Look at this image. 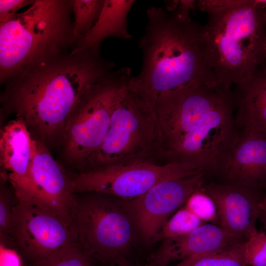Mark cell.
<instances>
[{
  "instance_id": "4316f807",
  "label": "cell",
  "mask_w": 266,
  "mask_h": 266,
  "mask_svg": "<svg viewBox=\"0 0 266 266\" xmlns=\"http://www.w3.org/2000/svg\"><path fill=\"white\" fill-rule=\"evenodd\" d=\"M34 0H0V26L9 21L20 9L31 5Z\"/></svg>"
},
{
  "instance_id": "836d02e7",
  "label": "cell",
  "mask_w": 266,
  "mask_h": 266,
  "mask_svg": "<svg viewBox=\"0 0 266 266\" xmlns=\"http://www.w3.org/2000/svg\"><path fill=\"white\" fill-rule=\"evenodd\" d=\"M265 229H266V227L265 228Z\"/></svg>"
},
{
  "instance_id": "484cf974",
  "label": "cell",
  "mask_w": 266,
  "mask_h": 266,
  "mask_svg": "<svg viewBox=\"0 0 266 266\" xmlns=\"http://www.w3.org/2000/svg\"><path fill=\"white\" fill-rule=\"evenodd\" d=\"M247 266H266V233L257 232L244 242Z\"/></svg>"
},
{
  "instance_id": "1f68e13d",
  "label": "cell",
  "mask_w": 266,
  "mask_h": 266,
  "mask_svg": "<svg viewBox=\"0 0 266 266\" xmlns=\"http://www.w3.org/2000/svg\"><path fill=\"white\" fill-rule=\"evenodd\" d=\"M263 3L264 4L265 7V8L266 9V0H263Z\"/></svg>"
},
{
  "instance_id": "8992f818",
  "label": "cell",
  "mask_w": 266,
  "mask_h": 266,
  "mask_svg": "<svg viewBox=\"0 0 266 266\" xmlns=\"http://www.w3.org/2000/svg\"><path fill=\"white\" fill-rule=\"evenodd\" d=\"M131 69L122 66L89 86L69 115L62 144L69 165L82 171L102 144L116 106L129 89Z\"/></svg>"
},
{
  "instance_id": "ba28073f",
  "label": "cell",
  "mask_w": 266,
  "mask_h": 266,
  "mask_svg": "<svg viewBox=\"0 0 266 266\" xmlns=\"http://www.w3.org/2000/svg\"><path fill=\"white\" fill-rule=\"evenodd\" d=\"M232 90L194 129L177 142L164 146L158 156L167 163L219 174L237 139Z\"/></svg>"
},
{
  "instance_id": "30bf717a",
  "label": "cell",
  "mask_w": 266,
  "mask_h": 266,
  "mask_svg": "<svg viewBox=\"0 0 266 266\" xmlns=\"http://www.w3.org/2000/svg\"><path fill=\"white\" fill-rule=\"evenodd\" d=\"M11 233L14 250L29 266L46 261L77 242L74 231L59 218L20 200L13 209Z\"/></svg>"
},
{
  "instance_id": "5b68a950",
  "label": "cell",
  "mask_w": 266,
  "mask_h": 266,
  "mask_svg": "<svg viewBox=\"0 0 266 266\" xmlns=\"http://www.w3.org/2000/svg\"><path fill=\"white\" fill-rule=\"evenodd\" d=\"M72 209L77 242L96 262L103 266L133 262L138 236L124 200L96 192L76 193Z\"/></svg>"
},
{
  "instance_id": "9c48e42d",
  "label": "cell",
  "mask_w": 266,
  "mask_h": 266,
  "mask_svg": "<svg viewBox=\"0 0 266 266\" xmlns=\"http://www.w3.org/2000/svg\"><path fill=\"white\" fill-rule=\"evenodd\" d=\"M203 173L176 163L111 165L72 173V191L73 194L96 192L130 200L162 181Z\"/></svg>"
},
{
  "instance_id": "ac0fdd59",
  "label": "cell",
  "mask_w": 266,
  "mask_h": 266,
  "mask_svg": "<svg viewBox=\"0 0 266 266\" xmlns=\"http://www.w3.org/2000/svg\"><path fill=\"white\" fill-rule=\"evenodd\" d=\"M234 119L241 132L266 134V69L236 85Z\"/></svg>"
},
{
  "instance_id": "f546056e",
  "label": "cell",
  "mask_w": 266,
  "mask_h": 266,
  "mask_svg": "<svg viewBox=\"0 0 266 266\" xmlns=\"http://www.w3.org/2000/svg\"><path fill=\"white\" fill-rule=\"evenodd\" d=\"M113 266H155L151 263L149 262L147 264H135L133 262L128 263L126 264H123L121 265Z\"/></svg>"
},
{
  "instance_id": "603a6c76",
  "label": "cell",
  "mask_w": 266,
  "mask_h": 266,
  "mask_svg": "<svg viewBox=\"0 0 266 266\" xmlns=\"http://www.w3.org/2000/svg\"><path fill=\"white\" fill-rule=\"evenodd\" d=\"M205 223L184 205L166 222L156 242L185 235Z\"/></svg>"
},
{
  "instance_id": "7c38bea8",
  "label": "cell",
  "mask_w": 266,
  "mask_h": 266,
  "mask_svg": "<svg viewBox=\"0 0 266 266\" xmlns=\"http://www.w3.org/2000/svg\"><path fill=\"white\" fill-rule=\"evenodd\" d=\"M205 174L166 180L135 199L124 200L141 241L148 244L156 241L168 219L192 194L201 189Z\"/></svg>"
},
{
  "instance_id": "d6a6232c",
  "label": "cell",
  "mask_w": 266,
  "mask_h": 266,
  "mask_svg": "<svg viewBox=\"0 0 266 266\" xmlns=\"http://www.w3.org/2000/svg\"><path fill=\"white\" fill-rule=\"evenodd\" d=\"M177 266H180L179 264Z\"/></svg>"
},
{
  "instance_id": "e0dca14e",
  "label": "cell",
  "mask_w": 266,
  "mask_h": 266,
  "mask_svg": "<svg viewBox=\"0 0 266 266\" xmlns=\"http://www.w3.org/2000/svg\"><path fill=\"white\" fill-rule=\"evenodd\" d=\"M244 242L219 225L205 223L187 234L163 240L149 262L155 266H167L175 261Z\"/></svg>"
},
{
  "instance_id": "277c9868",
  "label": "cell",
  "mask_w": 266,
  "mask_h": 266,
  "mask_svg": "<svg viewBox=\"0 0 266 266\" xmlns=\"http://www.w3.org/2000/svg\"><path fill=\"white\" fill-rule=\"evenodd\" d=\"M72 0H34L0 26V82L27 66L72 50Z\"/></svg>"
},
{
  "instance_id": "4dcf8cb0",
  "label": "cell",
  "mask_w": 266,
  "mask_h": 266,
  "mask_svg": "<svg viewBox=\"0 0 266 266\" xmlns=\"http://www.w3.org/2000/svg\"><path fill=\"white\" fill-rule=\"evenodd\" d=\"M87 266H103L97 263L96 261H93L92 263H91L90 264H89Z\"/></svg>"
},
{
  "instance_id": "7a4b0ae2",
  "label": "cell",
  "mask_w": 266,
  "mask_h": 266,
  "mask_svg": "<svg viewBox=\"0 0 266 266\" xmlns=\"http://www.w3.org/2000/svg\"><path fill=\"white\" fill-rule=\"evenodd\" d=\"M138 47L142 53L139 72L131 77L129 89L152 108L162 94L183 86L218 85L203 26L190 12L178 8L168 13L151 6Z\"/></svg>"
},
{
  "instance_id": "8fae6325",
  "label": "cell",
  "mask_w": 266,
  "mask_h": 266,
  "mask_svg": "<svg viewBox=\"0 0 266 266\" xmlns=\"http://www.w3.org/2000/svg\"><path fill=\"white\" fill-rule=\"evenodd\" d=\"M231 91L215 86L189 84L162 94L153 108L165 139L172 144L197 126Z\"/></svg>"
},
{
  "instance_id": "6da1fadb",
  "label": "cell",
  "mask_w": 266,
  "mask_h": 266,
  "mask_svg": "<svg viewBox=\"0 0 266 266\" xmlns=\"http://www.w3.org/2000/svg\"><path fill=\"white\" fill-rule=\"evenodd\" d=\"M114 67L94 49H72L30 65L4 84L0 115L22 119L48 148L62 145L66 121L82 95Z\"/></svg>"
},
{
  "instance_id": "52a82bcc",
  "label": "cell",
  "mask_w": 266,
  "mask_h": 266,
  "mask_svg": "<svg viewBox=\"0 0 266 266\" xmlns=\"http://www.w3.org/2000/svg\"><path fill=\"white\" fill-rule=\"evenodd\" d=\"M165 143L153 108L129 89L113 113L102 144L88 159L82 171L111 165L151 162Z\"/></svg>"
},
{
  "instance_id": "83f0119b",
  "label": "cell",
  "mask_w": 266,
  "mask_h": 266,
  "mask_svg": "<svg viewBox=\"0 0 266 266\" xmlns=\"http://www.w3.org/2000/svg\"><path fill=\"white\" fill-rule=\"evenodd\" d=\"M18 259L13 255L8 254H5L4 257H2V261H1V266H19Z\"/></svg>"
},
{
  "instance_id": "44dd1931",
  "label": "cell",
  "mask_w": 266,
  "mask_h": 266,
  "mask_svg": "<svg viewBox=\"0 0 266 266\" xmlns=\"http://www.w3.org/2000/svg\"><path fill=\"white\" fill-rule=\"evenodd\" d=\"M104 3V0H72L75 46L95 25Z\"/></svg>"
},
{
  "instance_id": "5bb4252c",
  "label": "cell",
  "mask_w": 266,
  "mask_h": 266,
  "mask_svg": "<svg viewBox=\"0 0 266 266\" xmlns=\"http://www.w3.org/2000/svg\"><path fill=\"white\" fill-rule=\"evenodd\" d=\"M200 191L213 201L218 221L227 232L244 241L258 232L264 197L259 191L229 184H204Z\"/></svg>"
},
{
  "instance_id": "9a60e30c",
  "label": "cell",
  "mask_w": 266,
  "mask_h": 266,
  "mask_svg": "<svg viewBox=\"0 0 266 266\" xmlns=\"http://www.w3.org/2000/svg\"><path fill=\"white\" fill-rule=\"evenodd\" d=\"M35 138L24 121L16 118L0 131V176L5 178L18 199L31 202V168Z\"/></svg>"
},
{
  "instance_id": "3957f363",
  "label": "cell",
  "mask_w": 266,
  "mask_h": 266,
  "mask_svg": "<svg viewBox=\"0 0 266 266\" xmlns=\"http://www.w3.org/2000/svg\"><path fill=\"white\" fill-rule=\"evenodd\" d=\"M203 26L218 84L227 88L258 72L266 59V10L260 0H202Z\"/></svg>"
},
{
  "instance_id": "f1b7e54d",
  "label": "cell",
  "mask_w": 266,
  "mask_h": 266,
  "mask_svg": "<svg viewBox=\"0 0 266 266\" xmlns=\"http://www.w3.org/2000/svg\"><path fill=\"white\" fill-rule=\"evenodd\" d=\"M260 219L262 222L265 228L266 227V192L261 205V212Z\"/></svg>"
},
{
  "instance_id": "2e32d148",
  "label": "cell",
  "mask_w": 266,
  "mask_h": 266,
  "mask_svg": "<svg viewBox=\"0 0 266 266\" xmlns=\"http://www.w3.org/2000/svg\"><path fill=\"white\" fill-rule=\"evenodd\" d=\"M219 174L227 184L259 191L266 184V134L239 132Z\"/></svg>"
},
{
  "instance_id": "d6986e66",
  "label": "cell",
  "mask_w": 266,
  "mask_h": 266,
  "mask_svg": "<svg viewBox=\"0 0 266 266\" xmlns=\"http://www.w3.org/2000/svg\"><path fill=\"white\" fill-rule=\"evenodd\" d=\"M134 0H104L100 14L95 25L73 49L100 50L102 41L109 37L130 40L128 16Z\"/></svg>"
},
{
  "instance_id": "e575fe53",
  "label": "cell",
  "mask_w": 266,
  "mask_h": 266,
  "mask_svg": "<svg viewBox=\"0 0 266 266\" xmlns=\"http://www.w3.org/2000/svg\"></svg>"
},
{
  "instance_id": "4fadbf2b",
  "label": "cell",
  "mask_w": 266,
  "mask_h": 266,
  "mask_svg": "<svg viewBox=\"0 0 266 266\" xmlns=\"http://www.w3.org/2000/svg\"><path fill=\"white\" fill-rule=\"evenodd\" d=\"M48 148L35 138L31 168V203L58 217L74 232L72 173L53 158Z\"/></svg>"
},
{
  "instance_id": "cb8c5ba5",
  "label": "cell",
  "mask_w": 266,
  "mask_h": 266,
  "mask_svg": "<svg viewBox=\"0 0 266 266\" xmlns=\"http://www.w3.org/2000/svg\"><path fill=\"white\" fill-rule=\"evenodd\" d=\"M93 261H95L77 242L65 247L51 258L33 266H87Z\"/></svg>"
},
{
  "instance_id": "ffe728a7",
  "label": "cell",
  "mask_w": 266,
  "mask_h": 266,
  "mask_svg": "<svg viewBox=\"0 0 266 266\" xmlns=\"http://www.w3.org/2000/svg\"><path fill=\"white\" fill-rule=\"evenodd\" d=\"M179 265L180 266H247L244 242L193 256L181 261Z\"/></svg>"
},
{
  "instance_id": "d4e9b609",
  "label": "cell",
  "mask_w": 266,
  "mask_h": 266,
  "mask_svg": "<svg viewBox=\"0 0 266 266\" xmlns=\"http://www.w3.org/2000/svg\"><path fill=\"white\" fill-rule=\"evenodd\" d=\"M202 221L213 224L218 221L215 204L210 197L201 191L192 194L184 204Z\"/></svg>"
},
{
  "instance_id": "7402d4cb",
  "label": "cell",
  "mask_w": 266,
  "mask_h": 266,
  "mask_svg": "<svg viewBox=\"0 0 266 266\" xmlns=\"http://www.w3.org/2000/svg\"><path fill=\"white\" fill-rule=\"evenodd\" d=\"M19 200L8 180L0 177V242L5 249L14 250L12 237L13 209Z\"/></svg>"
}]
</instances>
